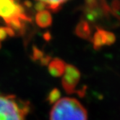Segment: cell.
<instances>
[{"instance_id": "obj_10", "label": "cell", "mask_w": 120, "mask_h": 120, "mask_svg": "<svg viewBox=\"0 0 120 120\" xmlns=\"http://www.w3.org/2000/svg\"><path fill=\"white\" fill-rule=\"evenodd\" d=\"M61 93L57 88H54L51 90L47 97V100L50 104H55L56 103L60 100Z\"/></svg>"}, {"instance_id": "obj_8", "label": "cell", "mask_w": 120, "mask_h": 120, "mask_svg": "<svg viewBox=\"0 0 120 120\" xmlns=\"http://www.w3.org/2000/svg\"><path fill=\"white\" fill-rule=\"evenodd\" d=\"M36 22L41 27L45 28L51 25V18L50 14L46 12H41L36 16Z\"/></svg>"}, {"instance_id": "obj_5", "label": "cell", "mask_w": 120, "mask_h": 120, "mask_svg": "<svg viewBox=\"0 0 120 120\" xmlns=\"http://www.w3.org/2000/svg\"><path fill=\"white\" fill-rule=\"evenodd\" d=\"M115 41L113 33L98 30L93 37V45L95 49H99L104 45H111Z\"/></svg>"}, {"instance_id": "obj_7", "label": "cell", "mask_w": 120, "mask_h": 120, "mask_svg": "<svg viewBox=\"0 0 120 120\" xmlns=\"http://www.w3.org/2000/svg\"><path fill=\"white\" fill-rule=\"evenodd\" d=\"M42 8H47L51 10H56L68 0H36Z\"/></svg>"}, {"instance_id": "obj_4", "label": "cell", "mask_w": 120, "mask_h": 120, "mask_svg": "<svg viewBox=\"0 0 120 120\" xmlns=\"http://www.w3.org/2000/svg\"><path fill=\"white\" fill-rule=\"evenodd\" d=\"M80 79V71L71 64H67L62 78V86L68 94H72L75 92L77 85Z\"/></svg>"}, {"instance_id": "obj_3", "label": "cell", "mask_w": 120, "mask_h": 120, "mask_svg": "<svg viewBox=\"0 0 120 120\" xmlns=\"http://www.w3.org/2000/svg\"><path fill=\"white\" fill-rule=\"evenodd\" d=\"M28 111L26 102L14 96L0 94V120H25Z\"/></svg>"}, {"instance_id": "obj_2", "label": "cell", "mask_w": 120, "mask_h": 120, "mask_svg": "<svg viewBox=\"0 0 120 120\" xmlns=\"http://www.w3.org/2000/svg\"><path fill=\"white\" fill-rule=\"evenodd\" d=\"M0 18L12 30H20L29 20L19 0H0Z\"/></svg>"}, {"instance_id": "obj_11", "label": "cell", "mask_w": 120, "mask_h": 120, "mask_svg": "<svg viewBox=\"0 0 120 120\" xmlns=\"http://www.w3.org/2000/svg\"><path fill=\"white\" fill-rule=\"evenodd\" d=\"M44 57L43 56V53L38 49H34L33 54V58L34 59H37V60H41V59Z\"/></svg>"}, {"instance_id": "obj_6", "label": "cell", "mask_w": 120, "mask_h": 120, "mask_svg": "<svg viewBox=\"0 0 120 120\" xmlns=\"http://www.w3.org/2000/svg\"><path fill=\"white\" fill-rule=\"evenodd\" d=\"M66 64L60 59H54L49 64V72L53 77H61L65 71Z\"/></svg>"}, {"instance_id": "obj_1", "label": "cell", "mask_w": 120, "mask_h": 120, "mask_svg": "<svg viewBox=\"0 0 120 120\" xmlns=\"http://www.w3.org/2000/svg\"><path fill=\"white\" fill-rule=\"evenodd\" d=\"M50 120H88L87 111L78 100L64 98L53 106Z\"/></svg>"}, {"instance_id": "obj_9", "label": "cell", "mask_w": 120, "mask_h": 120, "mask_svg": "<svg viewBox=\"0 0 120 120\" xmlns=\"http://www.w3.org/2000/svg\"><path fill=\"white\" fill-rule=\"evenodd\" d=\"M77 34L79 36L84 38H88V36H90V29L88 25L85 22L80 24L78 26V28H77Z\"/></svg>"}]
</instances>
